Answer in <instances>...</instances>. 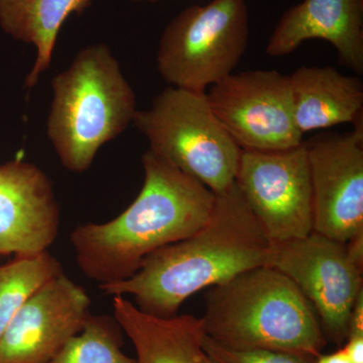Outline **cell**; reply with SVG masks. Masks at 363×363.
<instances>
[{
  "label": "cell",
  "instance_id": "obj_1",
  "mask_svg": "<svg viewBox=\"0 0 363 363\" xmlns=\"http://www.w3.org/2000/svg\"><path fill=\"white\" fill-rule=\"evenodd\" d=\"M269 243L234 183L216 195L213 212L201 228L150 253L130 278L99 288L112 297L133 296L145 314L174 317L194 294L264 266Z\"/></svg>",
  "mask_w": 363,
  "mask_h": 363
},
{
  "label": "cell",
  "instance_id": "obj_2",
  "mask_svg": "<svg viewBox=\"0 0 363 363\" xmlns=\"http://www.w3.org/2000/svg\"><path fill=\"white\" fill-rule=\"evenodd\" d=\"M142 162V190L123 213L72 231L79 269L99 286L130 278L147 255L196 233L213 212L216 195L199 181L150 150Z\"/></svg>",
  "mask_w": 363,
  "mask_h": 363
},
{
  "label": "cell",
  "instance_id": "obj_3",
  "mask_svg": "<svg viewBox=\"0 0 363 363\" xmlns=\"http://www.w3.org/2000/svg\"><path fill=\"white\" fill-rule=\"evenodd\" d=\"M205 335L233 350H272L316 358L328 341L314 308L295 283L274 267L241 272L207 289Z\"/></svg>",
  "mask_w": 363,
  "mask_h": 363
},
{
  "label": "cell",
  "instance_id": "obj_4",
  "mask_svg": "<svg viewBox=\"0 0 363 363\" xmlns=\"http://www.w3.org/2000/svg\"><path fill=\"white\" fill-rule=\"evenodd\" d=\"M47 133L62 164L87 171L105 143L133 123L135 91L111 49L88 45L52 81Z\"/></svg>",
  "mask_w": 363,
  "mask_h": 363
},
{
  "label": "cell",
  "instance_id": "obj_5",
  "mask_svg": "<svg viewBox=\"0 0 363 363\" xmlns=\"http://www.w3.org/2000/svg\"><path fill=\"white\" fill-rule=\"evenodd\" d=\"M133 123L152 152L215 195L235 183L242 150L215 116L206 92L166 88L149 108L136 111Z\"/></svg>",
  "mask_w": 363,
  "mask_h": 363
},
{
  "label": "cell",
  "instance_id": "obj_6",
  "mask_svg": "<svg viewBox=\"0 0 363 363\" xmlns=\"http://www.w3.org/2000/svg\"><path fill=\"white\" fill-rule=\"evenodd\" d=\"M245 0H212L181 11L164 28L157 67L173 87L206 92L233 73L247 50Z\"/></svg>",
  "mask_w": 363,
  "mask_h": 363
},
{
  "label": "cell",
  "instance_id": "obj_7",
  "mask_svg": "<svg viewBox=\"0 0 363 363\" xmlns=\"http://www.w3.org/2000/svg\"><path fill=\"white\" fill-rule=\"evenodd\" d=\"M264 266L292 279L314 308L327 341L341 347L363 289V266L353 259L346 243L315 231L305 238L271 242Z\"/></svg>",
  "mask_w": 363,
  "mask_h": 363
},
{
  "label": "cell",
  "instance_id": "obj_8",
  "mask_svg": "<svg viewBox=\"0 0 363 363\" xmlns=\"http://www.w3.org/2000/svg\"><path fill=\"white\" fill-rule=\"evenodd\" d=\"M210 107L241 150L298 147L304 135L294 119L289 76L276 70L230 74L206 91Z\"/></svg>",
  "mask_w": 363,
  "mask_h": 363
},
{
  "label": "cell",
  "instance_id": "obj_9",
  "mask_svg": "<svg viewBox=\"0 0 363 363\" xmlns=\"http://www.w3.org/2000/svg\"><path fill=\"white\" fill-rule=\"evenodd\" d=\"M235 184L269 242L312 233V185L305 140L290 150H242Z\"/></svg>",
  "mask_w": 363,
  "mask_h": 363
},
{
  "label": "cell",
  "instance_id": "obj_10",
  "mask_svg": "<svg viewBox=\"0 0 363 363\" xmlns=\"http://www.w3.org/2000/svg\"><path fill=\"white\" fill-rule=\"evenodd\" d=\"M313 231L341 243L363 233V128L306 140Z\"/></svg>",
  "mask_w": 363,
  "mask_h": 363
},
{
  "label": "cell",
  "instance_id": "obj_11",
  "mask_svg": "<svg viewBox=\"0 0 363 363\" xmlns=\"http://www.w3.org/2000/svg\"><path fill=\"white\" fill-rule=\"evenodd\" d=\"M85 289L65 274L40 289L0 339V363H50L90 315Z\"/></svg>",
  "mask_w": 363,
  "mask_h": 363
},
{
  "label": "cell",
  "instance_id": "obj_12",
  "mask_svg": "<svg viewBox=\"0 0 363 363\" xmlns=\"http://www.w3.org/2000/svg\"><path fill=\"white\" fill-rule=\"evenodd\" d=\"M61 215L49 177L21 159L0 166V255L48 252Z\"/></svg>",
  "mask_w": 363,
  "mask_h": 363
},
{
  "label": "cell",
  "instance_id": "obj_13",
  "mask_svg": "<svg viewBox=\"0 0 363 363\" xmlns=\"http://www.w3.org/2000/svg\"><path fill=\"white\" fill-rule=\"evenodd\" d=\"M310 40L330 43L339 63L362 75L363 0H304L291 6L277 23L266 52L281 58Z\"/></svg>",
  "mask_w": 363,
  "mask_h": 363
},
{
  "label": "cell",
  "instance_id": "obj_14",
  "mask_svg": "<svg viewBox=\"0 0 363 363\" xmlns=\"http://www.w3.org/2000/svg\"><path fill=\"white\" fill-rule=\"evenodd\" d=\"M293 114L303 135L339 124L363 128V83L333 67L303 66L289 75Z\"/></svg>",
  "mask_w": 363,
  "mask_h": 363
},
{
  "label": "cell",
  "instance_id": "obj_15",
  "mask_svg": "<svg viewBox=\"0 0 363 363\" xmlns=\"http://www.w3.org/2000/svg\"><path fill=\"white\" fill-rule=\"evenodd\" d=\"M112 306L114 318L135 347L136 363H211L200 318L152 316L121 296H114Z\"/></svg>",
  "mask_w": 363,
  "mask_h": 363
},
{
  "label": "cell",
  "instance_id": "obj_16",
  "mask_svg": "<svg viewBox=\"0 0 363 363\" xmlns=\"http://www.w3.org/2000/svg\"><path fill=\"white\" fill-rule=\"evenodd\" d=\"M90 6L91 0H0L2 30L37 51L26 87H35L51 65L60 30L69 16L83 13Z\"/></svg>",
  "mask_w": 363,
  "mask_h": 363
},
{
  "label": "cell",
  "instance_id": "obj_17",
  "mask_svg": "<svg viewBox=\"0 0 363 363\" xmlns=\"http://www.w3.org/2000/svg\"><path fill=\"white\" fill-rule=\"evenodd\" d=\"M63 274L61 262L49 252L16 257L0 266V339L21 307Z\"/></svg>",
  "mask_w": 363,
  "mask_h": 363
},
{
  "label": "cell",
  "instance_id": "obj_18",
  "mask_svg": "<svg viewBox=\"0 0 363 363\" xmlns=\"http://www.w3.org/2000/svg\"><path fill=\"white\" fill-rule=\"evenodd\" d=\"M123 333L114 316L90 314L50 363H136L123 351Z\"/></svg>",
  "mask_w": 363,
  "mask_h": 363
},
{
  "label": "cell",
  "instance_id": "obj_19",
  "mask_svg": "<svg viewBox=\"0 0 363 363\" xmlns=\"http://www.w3.org/2000/svg\"><path fill=\"white\" fill-rule=\"evenodd\" d=\"M204 350L211 363H314L315 358L272 350H233L205 335Z\"/></svg>",
  "mask_w": 363,
  "mask_h": 363
},
{
  "label": "cell",
  "instance_id": "obj_20",
  "mask_svg": "<svg viewBox=\"0 0 363 363\" xmlns=\"http://www.w3.org/2000/svg\"><path fill=\"white\" fill-rule=\"evenodd\" d=\"M348 337H363V289L358 294L351 311L348 324Z\"/></svg>",
  "mask_w": 363,
  "mask_h": 363
},
{
  "label": "cell",
  "instance_id": "obj_21",
  "mask_svg": "<svg viewBox=\"0 0 363 363\" xmlns=\"http://www.w3.org/2000/svg\"><path fill=\"white\" fill-rule=\"evenodd\" d=\"M341 347L351 363H363V337H348Z\"/></svg>",
  "mask_w": 363,
  "mask_h": 363
},
{
  "label": "cell",
  "instance_id": "obj_22",
  "mask_svg": "<svg viewBox=\"0 0 363 363\" xmlns=\"http://www.w3.org/2000/svg\"><path fill=\"white\" fill-rule=\"evenodd\" d=\"M314 363H351L342 347L328 354H320L315 358Z\"/></svg>",
  "mask_w": 363,
  "mask_h": 363
},
{
  "label": "cell",
  "instance_id": "obj_23",
  "mask_svg": "<svg viewBox=\"0 0 363 363\" xmlns=\"http://www.w3.org/2000/svg\"><path fill=\"white\" fill-rule=\"evenodd\" d=\"M131 1H135V2H142V1L156 2V1H157V0H131Z\"/></svg>",
  "mask_w": 363,
  "mask_h": 363
}]
</instances>
